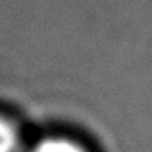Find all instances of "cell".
<instances>
[{
  "label": "cell",
  "instance_id": "1",
  "mask_svg": "<svg viewBox=\"0 0 152 152\" xmlns=\"http://www.w3.org/2000/svg\"><path fill=\"white\" fill-rule=\"evenodd\" d=\"M29 152H86V148L66 138H47L38 141Z\"/></svg>",
  "mask_w": 152,
  "mask_h": 152
},
{
  "label": "cell",
  "instance_id": "2",
  "mask_svg": "<svg viewBox=\"0 0 152 152\" xmlns=\"http://www.w3.org/2000/svg\"><path fill=\"white\" fill-rule=\"evenodd\" d=\"M20 136L11 120L0 116V152H18Z\"/></svg>",
  "mask_w": 152,
  "mask_h": 152
}]
</instances>
